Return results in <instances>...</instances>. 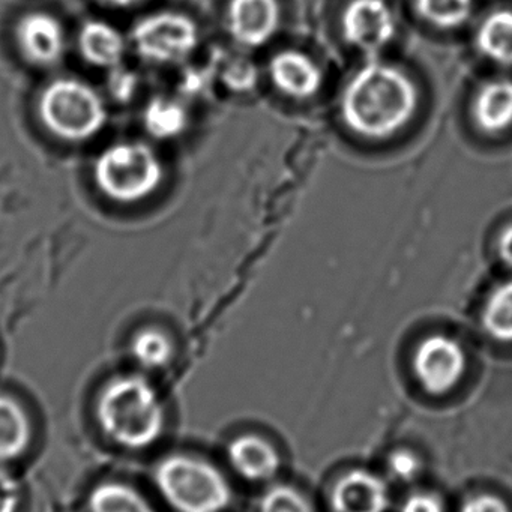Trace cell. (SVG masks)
Here are the masks:
<instances>
[{"mask_svg":"<svg viewBox=\"0 0 512 512\" xmlns=\"http://www.w3.org/2000/svg\"><path fill=\"white\" fill-rule=\"evenodd\" d=\"M418 91L412 80L392 65H367L344 91L341 112L350 130L371 139L392 136L412 119Z\"/></svg>","mask_w":512,"mask_h":512,"instance_id":"obj_1","label":"cell"},{"mask_svg":"<svg viewBox=\"0 0 512 512\" xmlns=\"http://www.w3.org/2000/svg\"><path fill=\"white\" fill-rule=\"evenodd\" d=\"M97 415L104 433L128 449L157 442L166 422L157 391L139 376L116 377L106 385L98 398Z\"/></svg>","mask_w":512,"mask_h":512,"instance_id":"obj_2","label":"cell"},{"mask_svg":"<svg viewBox=\"0 0 512 512\" xmlns=\"http://www.w3.org/2000/svg\"><path fill=\"white\" fill-rule=\"evenodd\" d=\"M155 482L179 512H223L232 500V488L223 473L190 455H172L161 461Z\"/></svg>","mask_w":512,"mask_h":512,"instance_id":"obj_3","label":"cell"},{"mask_svg":"<svg viewBox=\"0 0 512 512\" xmlns=\"http://www.w3.org/2000/svg\"><path fill=\"white\" fill-rule=\"evenodd\" d=\"M47 127L68 140L94 136L106 122V109L97 92L77 80H59L44 91L40 104Z\"/></svg>","mask_w":512,"mask_h":512,"instance_id":"obj_4","label":"cell"},{"mask_svg":"<svg viewBox=\"0 0 512 512\" xmlns=\"http://www.w3.org/2000/svg\"><path fill=\"white\" fill-rule=\"evenodd\" d=\"M163 178L160 161L142 143H122L107 149L97 163V181L107 196L136 202L151 194Z\"/></svg>","mask_w":512,"mask_h":512,"instance_id":"obj_5","label":"cell"},{"mask_svg":"<svg viewBox=\"0 0 512 512\" xmlns=\"http://www.w3.org/2000/svg\"><path fill=\"white\" fill-rule=\"evenodd\" d=\"M197 38L199 34L193 20L175 13L148 17L134 31L140 55L160 62L184 59L193 52Z\"/></svg>","mask_w":512,"mask_h":512,"instance_id":"obj_6","label":"cell"},{"mask_svg":"<svg viewBox=\"0 0 512 512\" xmlns=\"http://www.w3.org/2000/svg\"><path fill=\"white\" fill-rule=\"evenodd\" d=\"M413 370L425 391L434 395L446 394L463 377L466 355L452 338L431 335L416 347Z\"/></svg>","mask_w":512,"mask_h":512,"instance_id":"obj_7","label":"cell"},{"mask_svg":"<svg viewBox=\"0 0 512 512\" xmlns=\"http://www.w3.org/2000/svg\"><path fill=\"white\" fill-rule=\"evenodd\" d=\"M395 31L394 13L385 0H352L344 10V37L364 52H379L394 38Z\"/></svg>","mask_w":512,"mask_h":512,"instance_id":"obj_8","label":"cell"},{"mask_svg":"<svg viewBox=\"0 0 512 512\" xmlns=\"http://www.w3.org/2000/svg\"><path fill=\"white\" fill-rule=\"evenodd\" d=\"M331 506L334 512H386L388 487L368 470H350L332 488Z\"/></svg>","mask_w":512,"mask_h":512,"instance_id":"obj_9","label":"cell"},{"mask_svg":"<svg viewBox=\"0 0 512 512\" xmlns=\"http://www.w3.org/2000/svg\"><path fill=\"white\" fill-rule=\"evenodd\" d=\"M278 23V0H230V32L244 46L265 44L277 31Z\"/></svg>","mask_w":512,"mask_h":512,"instance_id":"obj_10","label":"cell"},{"mask_svg":"<svg viewBox=\"0 0 512 512\" xmlns=\"http://www.w3.org/2000/svg\"><path fill=\"white\" fill-rule=\"evenodd\" d=\"M269 73L281 92L298 100L313 97L323 83L320 68L307 55L293 50L274 56Z\"/></svg>","mask_w":512,"mask_h":512,"instance_id":"obj_11","label":"cell"},{"mask_svg":"<svg viewBox=\"0 0 512 512\" xmlns=\"http://www.w3.org/2000/svg\"><path fill=\"white\" fill-rule=\"evenodd\" d=\"M227 455L233 469L247 481H269L280 469L277 449L268 440L253 434L236 437L230 443Z\"/></svg>","mask_w":512,"mask_h":512,"instance_id":"obj_12","label":"cell"},{"mask_svg":"<svg viewBox=\"0 0 512 512\" xmlns=\"http://www.w3.org/2000/svg\"><path fill=\"white\" fill-rule=\"evenodd\" d=\"M19 40L26 56L37 64H53L64 52L61 23L49 14L35 13L25 17L19 26Z\"/></svg>","mask_w":512,"mask_h":512,"instance_id":"obj_13","label":"cell"},{"mask_svg":"<svg viewBox=\"0 0 512 512\" xmlns=\"http://www.w3.org/2000/svg\"><path fill=\"white\" fill-rule=\"evenodd\" d=\"M473 116L485 133L508 130L512 125V80H491L482 86L473 104Z\"/></svg>","mask_w":512,"mask_h":512,"instance_id":"obj_14","label":"cell"},{"mask_svg":"<svg viewBox=\"0 0 512 512\" xmlns=\"http://www.w3.org/2000/svg\"><path fill=\"white\" fill-rule=\"evenodd\" d=\"M476 46L494 64L512 67V10L488 14L476 32Z\"/></svg>","mask_w":512,"mask_h":512,"instance_id":"obj_15","label":"cell"},{"mask_svg":"<svg viewBox=\"0 0 512 512\" xmlns=\"http://www.w3.org/2000/svg\"><path fill=\"white\" fill-rule=\"evenodd\" d=\"M31 442V422L17 401L0 395V460H13Z\"/></svg>","mask_w":512,"mask_h":512,"instance_id":"obj_16","label":"cell"},{"mask_svg":"<svg viewBox=\"0 0 512 512\" xmlns=\"http://www.w3.org/2000/svg\"><path fill=\"white\" fill-rule=\"evenodd\" d=\"M80 50L92 64L112 67L124 56L125 43L121 34L103 22H91L80 32Z\"/></svg>","mask_w":512,"mask_h":512,"instance_id":"obj_17","label":"cell"},{"mask_svg":"<svg viewBox=\"0 0 512 512\" xmlns=\"http://www.w3.org/2000/svg\"><path fill=\"white\" fill-rule=\"evenodd\" d=\"M91 512H155L145 497L119 482L98 485L89 496Z\"/></svg>","mask_w":512,"mask_h":512,"instance_id":"obj_18","label":"cell"},{"mask_svg":"<svg viewBox=\"0 0 512 512\" xmlns=\"http://www.w3.org/2000/svg\"><path fill=\"white\" fill-rule=\"evenodd\" d=\"M485 332L500 343H512V280L500 284L488 296L482 311Z\"/></svg>","mask_w":512,"mask_h":512,"instance_id":"obj_19","label":"cell"},{"mask_svg":"<svg viewBox=\"0 0 512 512\" xmlns=\"http://www.w3.org/2000/svg\"><path fill=\"white\" fill-rule=\"evenodd\" d=\"M415 5L425 22L437 28L452 29L467 22L473 0H416Z\"/></svg>","mask_w":512,"mask_h":512,"instance_id":"obj_20","label":"cell"},{"mask_svg":"<svg viewBox=\"0 0 512 512\" xmlns=\"http://www.w3.org/2000/svg\"><path fill=\"white\" fill-rule=\"evenodd\" d=\"M131 352L140 365L149 370H155L169 364L173 347L163 332L145 329L134 337Z\"/></svg>","mask_w":512,"mask_h":512,"instance_id":"obj_21","label":"cell"},{"mask_svg":"<svg viewBox=\"0 0 512 512\" xmlns=\"http://www.w3.org/2000/svg\"><path fill=\"white\" fill-rule=\"evenodd\" d=\"M145 122L152 136L167 139L184 130L187 115L179 104L167 100H155L146 110Z\"/></svg>","mask_w":512,"mask_h":512,"instance_id":"obj_22","label":"cell"},{"mask_svg":"<svg viewBox=\"0 0 512 512\" xmlns=\"http://www.w3.org/2000/svg\"><path fill=\"white\" fill-rule=\"evenodd\" d=\"M257 512H313V509L295 488L275 485L263 494Z\"/></svg>","mask_w":512,"mask_h":512,"instance_id":"obj_23","label":"cell"},{"mask_svg":"<svg viewBox=\"0 0 512 512\" xmlns=\"http://www.w3.org/2000/svg\"><path fill=\"white\" fill-rule=\"evenodd\" d=\"M388 472L400 482H412L421 473V460L409 449H397L388 457Z\"/></svg>","mask_w":512,"mask_h":512,"instance_id":"obj_24","label":"cell"},{"mask_svg":"<svg viewBox=\"0 0 512 512\" xmlns=\"http://www.w3.org/2000/svg\"><path fill=\"white\" fill-rule=\"evenodd\" d=\"M19 503V482L7 470L0 469V512H16Z\"/></svg>","mask_w":512,"mask_h":512,"instance_id":"obj_25","label":"cell"},{"mask_svg":"<svg viewBox=\"0 0 512 512\" xmlns=\"http://www.w3.org/2000/svg\"><path fill=\"white\" fill-rule=\"evenodd\" d=\"M400 512H445V506L436 494L413 493L401 503Z\"/></svg>","mask_w":512,"mask_h":512,"instance_id":"obj_26","label":"cell"},{"mask_svg":"<svg viewBox=\"0 0 512 512\" xmlns=\"http://www.w3.org/2000/svg\"><path fill=\"white\" fill-rule=\"evenodd\" d=\"M460 512H511L500 497L493 494H476L461 506Z\"/></svg>","mask_w":512,"mask_h":512,"instance_id":"obj_27","label":"cell"},{"mask_svg":"<svg viewBox=\"0 0 512 512\" xmlns=\"http://www.w3.org/2000/svg\"><path fill=\"white\" fill-rule=\"evenodd\" d=\"M497 253L505 265L512 268V223L508 224L497 239Z\"/></svg>","mask_w":512,"mask_h":512,"instance_id":"obj_28","label":"cell"},{"mask_svg":"<svg viewBox=\"0 0 512 512\" xmlns=\"http://www.w3.org/2000/svg\"><path fill=\"white\" fill-rule=\"evenodd\" d=\"M110 4L118 5V7H128V5L136 4L139 0H107Z\"/></svg>","mask_w":512,"mask_h":512,"instance_id":"obj_29","label":"cell"}]
</instances>
